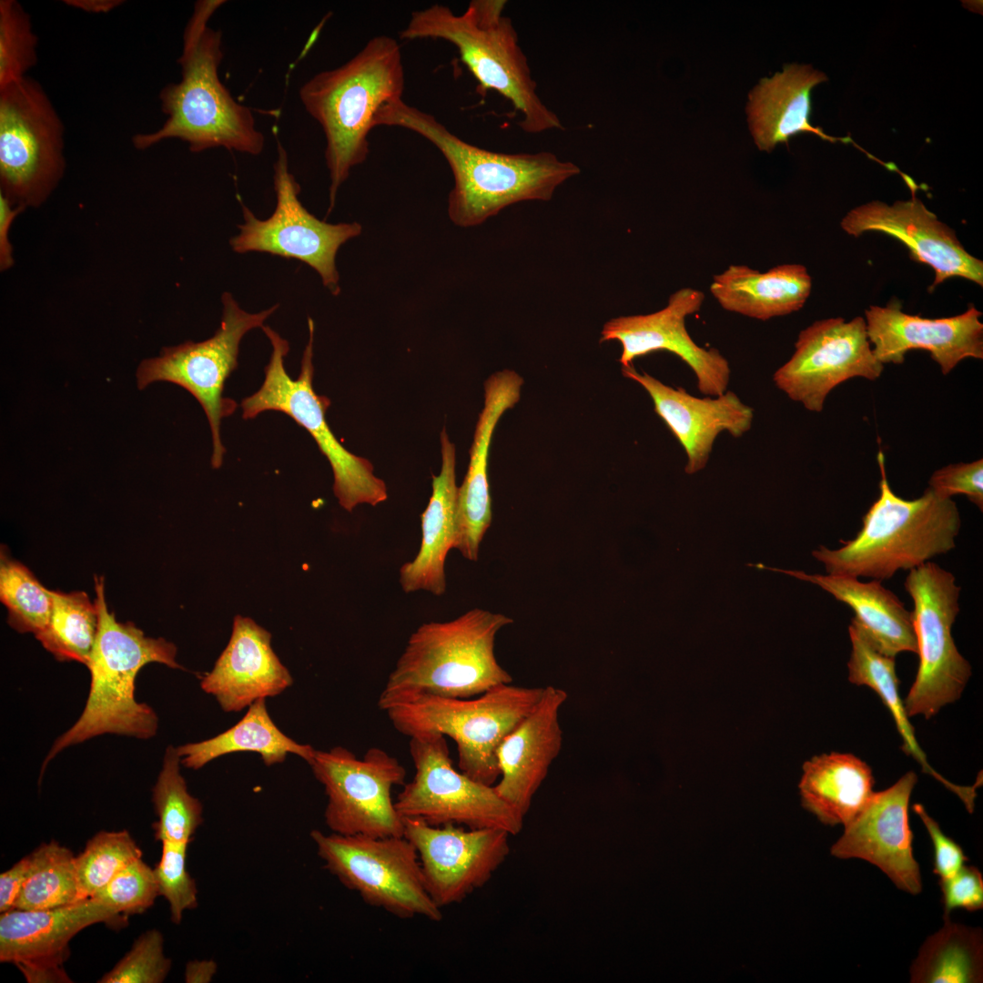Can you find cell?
I'll return each instance as SVG.
<instances>
[{"label":"cell","mask_w":983,"mask_h":983,"mask_svg":"<svg viewBox=\"0 0 983 983\" xmlns=\"http://www.w3.org/2000/svg\"><path fill=\"white\" fill-rule=\"evenodd\" d=\"M374 126L409 129L434 145L447 160L454 187L448 214L462 228L482 224L515 203L549 201L556 188L580 174V167L548 151L505 154L471 145L451 132L433 115L405 103L388 102L377 112Z\"/></svg>","instance_id":"cell-1"},{"label":"cell","mask_w":983,"mask_h":983,"mask_svg":"<svg viewBox=\"0 0 983 983\" xmlns=\"http://www.w3.org/2000/svg\"><path fill=\"white\" fill-rule=\"evenodd\" d=\"M223 3H195L177 60L181 80L167 84L159 93L161 110L167 118L155 132L134 135L136 149L177 138L187 143L194 153L219 147L254 156L262 152L265 139L256 127L251 108L237 102L218 76L222 34L208 23Z\"/></svg>","instance_id":"cell-2"},{"label":"cell","mask_w":983,"mask_h":983,"mask_svg":"<svg viewBox=\"0 0 983 983\" xmlns=\"http://www.w3.org/2000/svg\"><path fill=\"white\" fill-rule=\"evenodd\" d=\"M404 86L400 46L382 35L370 39L342 66L318 73L300 87L302 105L319 124L326 140L330 179L328 214L350 170L369 155V135L375 127L378 110L400 99Z\"/></svg>","instance_id":"cell-3"},{"label":"cell","mask_w":983,"mask_h":983,"mask_svg":"<svg viewBox=\"0 0 983 983\" xmlns=\"http://www.w3.org/2000/svg\"><path fill=\"white\" fill-rule=\"evenodd\" d=\"M98 632L90 656V688L76 723L53 744L42 765L66 747L104 734L148 739L156 735L158 717L135 697L136 678L142 667L159 663L179 669L177 647L164 638L147 637L132 623H120L109 611L103 577H95Z\"/></svg>","instance_id":"cell-4"},{"label":"cell","mask_w":983,"mask_h":983,"mask_svg":"<svg viewBox=\"0 0 983 983\" xmlns=\"http://www.w3.org/2000/svg\"><path fill=\"white\" fill-rule=\"evenodd\" d=\"M506 3L473 0L460 15L446 5L434 4L413 11L399 36L403 40L441 39L452 44L481 91H496L521 114L518 125L524 132L562 130L559 117L537 94V84L519 45L518 34L512 19L503 15Z\"/></svg>","instance_id":"cell-5"},{"label":"cell","mask_w":983,"mask_h":983,"mask_svg":"<svg viewBox=\"0 0 983 983\" xmlns=\"http://www.w3.org/2000/svg\"><path fill=\"white\" fill-rule=\"evenodd\" d=\"M877 462L880 494L863 516L856 537L840 540L838 549L821 545L812 552L828 574L881 581L956 546L961 520L955 502L940 497L930 487L915 500L898 497L889 486L882 451Z\"/></svg>","instance_id":"cell-6"},{"label":"cell","mask_w":983,"mask_h":983,"mask_svg":"<svg viewBox=\"0 0 983 983\" xmlns=\"http://www.w3.org/2000/svg\"><path fill=\"white\" fill-rule=\"evenodd\" d=\"M512 619L472 609L448 622L421 624L409 638L378 698L388 708L421 695L469 698L512 675L498 663L495 638Z\"/></svg>","instance_id":"cell-7"},{"label":"cell","mask_w":983,"mask_h":983,"mask_svg":"<svg viewBox=\"0 0 983 983\" xmlns=\"http://www.w3.org/2000/svg\"><path fill=\"white\" fill-rule=\"evenodd\" d=\"M543 690L511 683L471 700L421 695L385 712L394 728L409 737L426 733L451 737L457 746L460 770L477 782L493 785L500 777L499 745L532 711Z\"/></svg>","instance_id":"cell-8"},{"label":"cell","mask_w":983,"mask_h":983,"mask_svg":"<svg viewBox=\"0 0 983 983\" xmlns=\"http://www.w3.org/2000/svg\"><path fill=\"white\" fill-rule=\"evenodd\" d=\"M309 340L303 351L300 372L292 379L284 366L289 351V341L269 326L261 327L270 341L272 351L265 367V379L252 395L242 400V418L253 419L263 411H280L293 419L314 439L329 461L333 472V492L339 505L348 512L367 503L376 506L388 498L385 482L373 473L371 462L354 455L337 440L331 431L326 411L329 398L318 395L313 389L314 321L308 319Z\"/></svg>","instance_id":"cell-9"},{"label":"cell","mask_w":983,"mask_h":983,"mask_svg":"<svg viewBox=\"0 0 983 983\" xmlns=\"http://www.w3.org/2000/svg\"><path fill=\"white\" fill-rule=\"evenodd\" d=\"M65 126L42 85L26 76L0 89V193L38 208L63 178Z\"/></svg>","instance_id":"cell-10"},{"label":"cell","mask_w":983,"mask_h":983,"mask_svg":"<svg viewBox=\"0 0 983 983\" xmlns=\"http://www.w3.org/2000/svg\"><path fill=\"white\" fill-rule=\"evenodd\" d=\"M325 868L371 907L400 918H442L424 885L418 853L401 836L310 832Z\"/></svg>","instance_id":"cell-11"},{"label":"cell","mask_w":983,"mask_h":983,"mask_svg":"<svg viewBox=\"0 0 983 983\" xmlns=\"http://www.w3.org/2000/svg\"><path fill=\"white\" fill-rule=\"evenodd\" d=\"M222 317L214 335L203 341L191 340L163 348L159 356L144 360L137 370V384L143 390L155 381H168L187 390L203 408L213 441L211 466L219 468L226 449L220 439V422L234 413L238 403L224 397L227 379L237 369L239 345L251 329L261 328L279 307L248 312L232 293L221 296Z\"/></svg>","instance_id":"cell-12"},{"label":"cell","mask_w":983,"mask_h":983,"mask_svg":"<svg viewBox=\"0 0 983 983\" xmlns=\"http://www.w3.org/2000/svg\"><path fill=\"white\" fill-rule=\"evenodd\" d=\"M904 586L914 603L911 613L919 656L904 706L908 717L929 719L960 697L972 674L951 633L959 613L960 587L950 572L932 562L909 570Z\"/></svg>","instance_id":"cell-13"},{"label":"cell","mask_w":983,"mask_h":983,"mask_svg":"<svg viewBox=\"0 0 983 983\" xmlns=\"http://www.w3.org/2000/svg\"><path fill=\"white\" fill-rule=\"evenodd\" d=\"M413 778L403 785L394 805L402 818H419L434 826L496 828L519 834L524 816L500 797L493 785L457 771L446 736L437 733L410 737Z\"/></svg>","instance_id":"cell-14"},{"label":"cell","mask_w":983,"mask_h":983,"mask_svg":"<svg viewBox=\"0 0 983 983\" xmlns=\"http://www.w3.org/2000/svg\"><path fill=\"white\" fill-rule=\"evenodd\" d=\"M273 168V213L260 219L240 202L243 222L238 225V234L229 239L231 249L238 254L268 253L301 261L320 276L333 296H338L340 286L336 256L344 243L360 235L361 225L330 224L308 211L299 198L300 186L289 171L288 154L279 141Z\"/></svg>","instance_id":"cell-15"},{"label":"cell","mask_w":983,"mask_h":983,"mask_svg":"<svg viewBox=\"0 0 983 983\" xmlns=\"http://www.w3.org/2000/svg\"><path fill=\"white\" fill-rule=\"evenodd\" d=\"M323 785L328 801L324 812L329 829L345 836H403V818L391 798L395 785L405 784L400 761L379 747L362 758L335 746L316 750L308 762Z\"/></svg>","instance_id":"cell-16"},{"label":"cell","mask_w":983,"mask_h":983,"mask_svg":"<svg viewBox=\"0 0 983 983\" xmlns=\"http://www.w3.org/2000/svg\"><path fill=\"white\" fill-rule=\"evenodd\" d=\"M790 360L773 376L776 387L811 411L820 412L828 393L840 383L877 379L883 364L875 357L866 319L830 318L802 330Z\"/></svg>","instance_id":"cell-17"},{"label":"cell","mask_w":983,"mask_h":983,"mask_svg":"<svg viewBox=\"0 0 983 983\" xmlns=\"http://www.w3.org/2000/svg\"><path fill=\"white\" fill-rule=\"evenodd\" d=\"M403 836L415 847L425 887L440 907L457 904L481 887L505 861L510 834L496 828L434 826L403 818Z\"/></svg>","instance_id":"cell-18"},{"label":"cell","mask_w":983,"mask_h":983,"mask_svg":"<svg viewBox=\"0 0 983 983\" xmlns=\"http://www.w3.org/2000/svg\"><path fill=\"white\" fill-rule=\"evenodd\" d=\"M704 294L692 288L673 293L667 305L646 315L622 316L608 320L600 342L617 340L622 345V367L654 351L666 350L679 357L694 373L698 390L708 396L727 390L731 370L728 360L716 350L700 347L690 337L685 319L702 307Z\"/></svg>","instance_id":"cell-19"},{"label":"cell","mask_w":983,"mask_h":983,"mask_svg":"<svg viewBox=\"0 0 983 983\" xmlns=\"http://www.w3.org/2000/svg\"><path fill=\"white\" fill-rule=\"evenodd\" d=\"M855 238L870 231L891 236L904 244L911 259L928 265L935 273L929 289L953 277L983 286V261L970 255L955 230L937 219L914 194L888 205L873 200L852 208L840 222Z\"/></svg>","instance_id":"cell-20"},{"label":"cell","mask_w":983,"mask_h":983,"mask_svg":"<svg viewBox=\"0 0 983 983\" xmlns=\"http://www.w3.org/2000/svg\"><path fill=\"white\" fill-rule=\"evenodd\" d=\"M917 781L916 773L909 771L887 789L874 792L831 847L836 857L861 858L875 865L897 887L912 895L922 891L908 817L909 800Z\"/></svg>","instance_id":"cell-21"},{"label":"cell","mask_w":983,"mask_h":983,"mask_svg":"<svg viewBox=\"0 0 983 983\" xmlns=\"http://www.w3.org/2000/svg\"><path fill=\"white\" fill-rule=\"evenodd\" d=\"M865 316L873 353L882 364H901L907 351L924 350L948 374L964 359H983L982 313L973 304L954 317L926 319L904 313L893 299L886 307L870 306Z\"/></svg>","instance_id":"cell-22"},{"label":"cell","mask_w":983,"mask_h":983,"mask_svg":"<svg viewBox=\"0 0 983 983\" xmlns=\"http://www.w3.org/2000/svg\"><path fill=\"white\" fill-rule=\"evenodd\" d=\"M622 373L639 383L650 395L654 411L685 451L687 474L696 473L706 466L721 432L727 431L739 438L751 429L754 410L734 391L726 390L714 398H697L683 388L668 386L648 373L638 372L633 365L622 367Z\"/></svg>","instance_id":"cell-23"},{"label":"cell","mask_w":983,"mask_h":983,"mask_svg":"<svg viewBox=\"0 0 983 983\" xmlns=\"http://www.w3.org/2000/svg\"><path fill=\"white\" fill-rule=\"evenodd\" d=\"M270 642L269 632L252 619L237 615L228 644L213 669L201 677V689L228 713L284 692L293 678Z\"/></svg>","instance_id":"cell-24"},{"label":"cell","mask_w":983,"mask_h":983,"mask_svg":"<svg viewBox=\"0 0 983 983\" xmlns=\"http://www.w3.org/2000/svg\"><path fill=\"white\" fill-rule=\"evenodd\" d=\"M567 697L563 689L545 686L536 706L497 749L501 779L493 788L523 816L562 750L559 713Z\"/></svg>","instance_id":"cell-25"},{"label":"cell","mask_w":983,"mask_h":983,"mask_svg":"<svg viewBox=\"0 0 983 983\" xmlns=\"http://www.w3.org/2000/svg\"><path fill=\"white\" fill-rule=\"evenodd\" d=\"M522 378L504 370L490 376L484 384V406L475 427L467 473L458 487L456 538L453 548L469 561H477L481 542L492 522V500L488 479V458L495 427L520 400Z\"/></svg>","instance_id":"cell-26"},{"label":"cell","mask_w":983,"mask_h":983,"mask_svg":"<svg viewBox=\"0 0 983 983\" xmlns=\"http://www.w3.org/2000/svg\"><path fill=\"white\" fill-rule=\"evenodd\" d=\"M116 920H121L120 913L92 897L55 908L1 913L0 961L17 968L63 966L76 934L93 924Z\"/></svg>","instance_id":"cell-27"},{"label":"cell","mask_w":983,"mask_h":983,"mask_svg":"<svg viewBox=\"0 0 983 983\" xmlns=\"http://www.w3.org/2000/svg\"><path fill=\"white\" fill-rule=\"evenodd\" d=\"M810 65H785L781 72L764 77L749 94L746 111L750 130L760 150L770 152L793 136L813 133L822 139L843 140L810 124L813 88L826 81Z\"/></svg>","instance_id":"cell-28"},{"label":"cell","mask_w":983,"mask_h":983,"mask_svg":"<svg viewBox=\"0 0 983 983\" xmlns=\"http://www.w3.org/2000/svg\"><path fill=\"white\" fill-rule=\"evenodd\" d=\"M785 573L818 585L846 603L855 613L853 618L881 654L896 657L902 652L917 653L912 613L897 596L885 588L879 580L863 583L858 578L836 574H808L802 571L784 570L749 564Z\"/></svg>","instance_id":"cell-29"},{"label":"cell","mask_w":983,"mask_h":983,"mask_svg":"<svg viewBox=\"0 0 983 983\" xmlns=\"http://www.w3.org/2000/svg\"><path fill=\"white\" fill-rule=\"evenodd\" d=\"M441 471L432 474V493L421 515V547L416 557L400 568V583L407 593L423 590L442 595L446 590L445 560L456 538L458 486L455 446L445 429L441 433Z\"/></svg>","instance_id":"cell-30"},{"label":"cell","mask_w":983,"mask_h":983,"mask_svg":"<svg viewBox=\"0 0 983 983\" xmlns=\"http://www.w3.org/2000/svg\"><path fill=\"white\" fill-rule=\"evenodd\" d=\"M811 288V277L800 264L779 265L766 272L730 265L714 276L710 291L725 310L767 320L799 310Z\"/></svg>","instance_id":"cell-31"},{"label":"cell","mask_w":983,"mask_h":983,"mask_svg":"<svg viewBox=\"0 0 983 983\" xmlns=\"http://www.w3.org/2000/svg\"><path fill=\"white\" fill-rule=\"evenodd\" d=\"M799 784L802 805L824 824L844 826L865 808L874 791L869 765L851 754H823L806 761Z\"/></svg>","instance_id":"cell-32"},{"label":"cell","mask_w":983,"mask_h":983,"mask_svg":"<svg viewBox=\"0 0 983 983\" xmlns=\"http://www.w3.org/2000/svg\"><path fill=\"white\" fill-rule=\"evenodd\" d=\"M848 633L852 644L847 663L849 682L856 685L868 686L877 693L893 716L897 731L903 739L904 752L912 755L921 765L924 773L932 775L958 795L969 813L973 812L977 796L976 788L979 783L977 782L973 786L958 785L945 779L930 766L918 745L904 702L899 696L895 658L877 650L853 618L848 626Z\"/></svg>","instance_id":"cell-33"},{"label":"cell","mask_w":983,"mask_h":983,"mask_svg":"<svg viewBox=\"0 0 983 983\" xmlns=\"http://www.w3.org/2000/svg\"><path fill=\"white\" fill-rule=\"evenodd\" d=\"M177 750L182 765L191 769L202 768L214 759L238 752L257 753L268 766L284 762L289 754L308 763L315 751L309 745L297 743L276 725L266 699L250 704L245 715L229 729L200 742L179 745Z\"/></svg>","instance_id":"cell-34"},{"label":"cell","mask_w":983,"mask_h":983,"mask_svg":"<svg viewBox=\"0 0 983 983\" xmlns=\"http://www.w3.org/2000/svg\"><path fill=\"white\" fill-rule=\"evenodd\" d=\"M982 930L944 917V926L922 945L910 969L914 983L982 982Z\"/></svg>","instance_id":"cell-35"},{"label":"cell","mask_w":983,"mask_h":983,"mask_svg":"<svg viewBox=\"0 0 983 983\" xmlns=\"http://www.w3.org/2000/svg\"><path fill=\"white\" fill-rule=\"evenodd\" d=\"M50 592L51 615L35 637L56 659L76 661L87 666L98 632L96 603L82 591Z\"/></svg>","instance_id":"cell-36"},{"label":"cell","mask_w":983,"mask_h":983,"mask_svg":"<svg viewBox=\"0 0 983 983\" xmlns=\"http://www.w3.org/2000/svg\"><path fill=\"white\" fill-rule=\"evenodd\" d=\"M26 877L15 908L41 910L78 901L76 856L56 841L44 843L30 855Z\"/></svg>","instance_id":"cell-37"},{"label":"cell","mask_w":983,"mask_h":983,"mask_svg":"<svg viewBox=\"0 0 983 983\" xmlns=\"http://www.w3.org/2000/svg\"><path fill=\"white\" fill-rule=\"evenodd\" d=\"M181 765L177 747L168 745L152 796L157 816L153 828L160 842L189 843L203 822L202 804L188 792Z\"/></svg>","instance_id":"cell-38"},{"label":"cell","mask_w":983,"mask_h":983,"mask_svg":"<svg viewBox=\"0 0 983 983\" xmlns=\"http://www.w3.org/2000/svg\"><path fill=\"white\" fill-rule=\"evenodd\" d=\"M0 599L8 612L9 625L19 633L35 635L47 624L53 601L33 573L1 552Z\"/></svg>","instance_id":"cell-39"},{"label":"cell","mask_w":983,"mask_h":983,"mask_svg":"<svg viewBox=\"0 0 983 983\" xmlns=\"http://www.w3.org/2000/svg\"><path fill=\"white\" fill-rule=\"evenodd\" d=\"M142 857V851L127 830L101 831L76 856L78 901L92 897L120 870Z\"/></svg>","instance_id":"cell-40"},{"label":"cell","mask_w":983,"mask_h":983,"mask_svg":"<svg viewBox=\"0 0 983 983\" xmlns=\"http://www.w3.org/2000/svg\"><path fill=\"white\" fill-rule=\"evenodd\" d=\"M38 38L30 15L15 0L0 1V89L18 81L37 64Z\"/></svg>","instance_id":"cell-41"},{"label":"cell","mask_w":983,"mask_h":983,"mask_svg":"<svg viewBox=\"0 0 983 983\" xmlns=\"http://www.w3.org/2000/svg\"><path fill=\"white\" fill-rule=\"evenodd\" d=\"M158 895L154 869L140 857L120 870L92 898L128 916L145 912Z\"/></svg>","instance_id":"cell-42"},{"label":"cell","mask_w":983,"mask_h":983,"mask_svg":"<svg viewBox=\"0 0 983 983\" xmlns=\"http://www.w3.org/2000/svg\"><path fill=\"white\" fill-rule=\"evenodd\" d=\"M171 968V959L164 953V937L157 929L143 933L131 949L98 982L161 983Z\"/></svg>","instance_id":"cell-43"},{"label":"cell","mask_w":983,"mask_h":983,"mask_svg":"<svg viewBox=\"0 0 983 983\" xmlns=\"http://www.w3.org/2000/svg\"><path fill=\"white\" fill-rule=\"evenodd\" d=\"M161 843V857L154 874L159 895L169 904L172 922L179 924L183 913L198 906L197 885L186 866L188 843Z\"/></svg>","instance_id":"cell-44"},{"label":"cell","mask_w":983,"mask_h":983,"mask_svg":"<svg viewBox=\"0 0 983 983\" xmlns=\"http://www.w3.org/2000/svg\"><path fill=\"white\" fill-rule=\"evenodd\" d=\"M928 487L943 498L964 494L982 511L983 460L945 466L932 474Z\"/></svg>","instance_id":"cell-45"},{"label":"cell","mask_w":983,"mask_h":983,"mask_svg":"<svg viewBox=\"0 0 983 983\" xmlns=\"http://www.w3.org/2000/svg\"><path fill=\"white\" fill-rule=\"evenodd\" d=\"M944 917L957 908L976 911L983 907V877L974 866L963 865L953 876L939 879Z\"/></svg>","instance_id":"cell-46"},{"label":"cell","mask_w":983,"mask_h":983,"mask_svg":"<svg viewBox=\"0 0 983 983\" xmlns=\"http://www.w3.org/2000/svg\"><path fill=\"white\" fill-rule=\"evenodd\" d=\"M912 808L922 820L931 838L934 848V874L939 879L953 876L968 858L961 846L942 832L937 822L927 813L921 804H915Z\"/></svg>","instance_id":"cell-47"},{"label":"cell","mask_w":983,"mask_h":983,"mask_svg":"<svg viewBox=\"0 0 983 983\" xmlns=\"http://www.w3.org/2000/svg\"><path fill=\"white\" fill-rule=\"evenodd\" d=\"M29 855L0 875V913L15 909L16 899L26 877Z\"/></svg>","instance_id":"cell-48"},{"label":"cell","mask_w":983,"mask_h":983,"mask_svg":"<svg viewBox=\"0 0 983 983\" xmlns=\"http://www.w3.org/2000/svg\"><path fill=\"white\" fill-rule=\"evenodd\" d=\"M25 208L11 202L0 193V269L6 270L14 264L13 248L9 241V230L17 215Z\"/></svg>","instance_id":"cell-49"},{"label":"cell","mask_w":983,"mask_h":983,"mask_svg":"<svg viewBox=\"0 0 983 983\" xmlns=\"http://www.w3.org/2000/svg\"><path fill=\"white\" fill-rule=\"evenodd\" d=\"M18 969L29 983L71 982L63 966L25 967Z\"/></svg>","instance_id":"cell-50"},{"label":"cell","mask_w":983,"mask_h":983,"mask_svg":"<svg viewBox=\"0 0 983 983\" xmlns=\"http://www.w3.org/2000/svg\"><path fill=\"white\" fill-rule=\"evenodd\" d=\"M218 971V965L212 959L192 960L187 962L185 968V981L187 983H208Z\"/></svg>","instance_id":"cell-51"},{"label":"cell","mask_w":983,"mask_h":983,"mask_svg":"<svg viewBox=\"0 0 983 983\" xmlns=\"http://www.w3.org/2000/svg\"><path fill=\"white\" fill-rule=\"evenodd\" d=\"M64 3L86 13L106 14L121 5V0H65Z\"/></svg>","instance_id":"cell-52"}]
</instances>
